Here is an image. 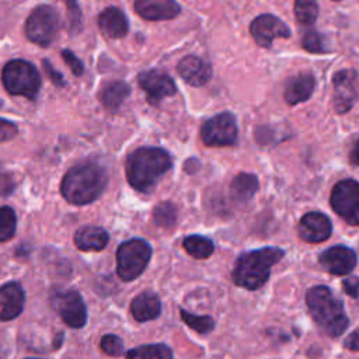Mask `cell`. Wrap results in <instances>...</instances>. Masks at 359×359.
<instances>
[{"mask_svg": "<svg viewBox=\"0 0 359 359\" xmlns=\"http://www.w3.org/2000/svg\"><path fill=\"white\" fill-rule=\"evenodd\" d=\"M172 167L171 156L160 147H140L126 157V180L139 192L149 194Z\"/></svg>", "mask_w": 359, "mask_h": 359, "instance_id": "6da1fadb", "label": "cell"}, {"mask_svg": "<svg viewBox=\"0 0 359 359\" xmlns=\"http://www.w3.org/2000/svg\"><path fill=\"white\" fill-rule=\"evenodd\" d=\"M108 184L105 168L95 163L72 167L60 184L62 196L72 205H87L101 196Z\"/></svg>", "mask_w": 359, "mask_h": 359, "instance_id": "7a4b0ae2", "label": "cell"}, {"mask_svg": "<svg viewBox=\"0 0 359 359\" xmlns=\"http://www.w3.org/2000/svg\"><path fill=\"white\" fill-rule=\"evenodd\" d=\"M306 306L317 327L331 338L342 335L349 325L344 303L328 286L310 287L306 292Z\"/></svg>", "mask_w": 359, "mask_h": 359, "instance_id": "3957f363", "label": "cell"}, {"mask_svg": "<svg viewBox=\"0 0 359 359\" xmlns=\"http://www.w3.org/2000/svg\"><path fill=\"white\" fill-rule=\"evenodd\" d=\"M285 257L279 247H262L240 254L234 262L231 279L236 286L257 290L262 287L271 275V268Z\"/></svg>", "mask_w": 359, "mask_h": 359, "instance_id": "277c9868", "label": "cell"}, {"mask_svg": "<svg viewBox=\"0 0 359 359\" xmlns=\"http://www.w3.org/2000/svg\"><path fill=\"white\" fill-rule=\"evenodd\" d=\"M151 245L143 238L123 241L116 250V273L121 280L132 282L139 278L151 258Z\"/></svg>", "mask_w": 359, "mask_h": 359, "instance_id": "5b68a950", "label": "cell"}, {"mask_svg": "<svg viewBox=\"0 0 359 359\" xmlns=\"http://www.w3.org/2000/svg\"><path fill=\"white\" fill-rule=\"evenodd\" d=\"M3 86L11 95H24L34 100L41 88V76L35 66L27 60H10L1 73Z\"/></svg>", "mask_w": 359, "mask_h": 359, "instance_id": "8992f818", "label": "cell"}, {"mask_svg": "<svg viewBox=\"0 0 359 359\" xmlns=\"http://www.w3.org/2000/svg\"><path fill=\"white\" fill-rule=\"evenodd\" d=\"M60 29V17L55 7L49 4L38 6L25 21V35L27 38L39 45H50Z\"/></svg>", "mask_w": 359, "mask_h": 359, "instance_id": "52a82bcc", "label": "cell"}, {"mask_svg": "<svg viewBox=\"0 0 359 359\" xmlns=\"http://www.w3.org/2000/svg\"><path fill=\"white\" fill-rule=\"evenodd\" d=\"M49 303L67 327L83 328L86 325L87 309L77 290L56 287L49 294Z\"/></svg>", "mask_w": 359, "mask_h": 359, "instance_id": "ba28073f", "label": "cell"}, {"mask_svg": "<svg viewBox=\"0 0 359 359\" xmlns=\"http://www.w3.org/2000/svg\"><path fill=\"white\" fill-rule=\"evenodd\" d=\"M332 210L351 226H359V182L355 180L338 181L330 196Z\"/></svg>", "mask_w": 359, "mask_h": 359, "instance_id": "9c48e42d", "label": "cell"}, {"mask_svg": "<svg viewBox=\"0 0 359 359\" xmlns=\"http://www.w3.org/2000/svg\"><path fill=\"white\" fill-rule=\"evenodd\" d=\"M237 122L230 112H222L201 126V139L208 147L233 146L237 142Z\"/></svg>", "mask_w": 359, "mask_h": 359, "instance_id": "30bf717a", "label": "cell"}, {"mask_svg": "<svg viewBox=\"0 0 359 359\" xmlns=\"http://www.w3.org/2000/svg\"><path fill=\"white\" fill-rule=\"evenodd\" d=\"M332 105L337 114H346L352 109L359 94L358 74L352 69H344L332 76Z\"/></svg>", "mask_w": 359, "mask_h": 359, "instance_id": "8fae6325", "label": "cell"}, {"mask_svg": "<svg viewBox=\"0 0 359 359\" xmlns=\"http://www.w3.org/2000/svg\"><path fill=\"white\" fill-rule=\"evenodd\" d=\"M250 34L257 45L269 49L275 38H289V27L273 14H261L255 17L250 24Z\"/></svg>", "mask_w": 359, "mask_h": 359, "instance_id": "7c38bea8", "label": "cell"}, {"mask_svg": "<svg viewBox=\"0 0 359 359\" xmlns=\"http://www.w3.org/2000/svg\"><path fill=\"white\" fill-rule=\"evenodd\" d=\"M139 87L146 93L147 102L151 105H158L167 97L175 94L177 87L172 79L160 70H147L142 72L137 76Z\"/></svg>", "mask_w": 359, "mask_h": 359, "instance_id": "4fadbf2b", "label": "cell"}, {"mask_svg": "<svg viewBox=\"0 0 359 359\" xmlns=\"http://www.w3.org/2000/svg\"><path fill=\"white\" fill-rule=\"evenodd\" d=\"M320 265L331 275H348L356 266V252L346 245H334L318 255Z\"/></svg>", "mask_w": 359, "mask_h": 359, "instance_id": "5bb4252c", "label": "cell"}, {"mask_svg": "<svg viewBox=\"0 0 359 359\" xmlns=\"http://www.w3.org/2000/svg\"><path fill=\"white\" fill-rule=\"evenodd\" d=\"M332 223L323 212H309L302 216L297 224L299 237L310 244H318L330 238Z\"/></svg>", "mask_w": 359, "mask_h": 359, "instance_id": "9a60e30c", "label": "cell"}, {"mask_svg": "<svg viewBox=\"0 0 359 359\" xmlns=\"http://www.w3.org/2000/svg\"><path fill=\"white\" fill-rule=\"evenodd\" d=\"M25 303V293L18 282H7L0 286V321L17 318Z\"/></svg>", "mask_w": 359, "mask_h": 359, "instance_id": "2e32d148", "label": "cell"}, {"mask_svg": "<svg viewBox=\"0 0 359 359\" xmlns=\"http://www.w3.org/2000/svg\"><path fill=\"white\" fill-rule=\"evenodd\" d=\"M177 72L192 87H202L212 77L210 63L195 55L182 57L177 66Z\"/></svg>", "mask_w": 359, "mask_h": 359, "instance_id": "e0dca14e", "label": "cell"}, {"mask_svg": "<svg viewBox=\"0 0 359 359\" xmlns=\"http://www.w3.org/2000/svg\"><path fill=\"white\" fill-rule=\"evenodd\" d=\"M133 7L142 18L149 21L172 20L181 13L175 0H136Z\"/></svg>", "mask_w": 359, "mask_h": 359, "instance_id": "ac0fdd59", "label": "cell"}, {"mask_svg": "<svg viewBox=\"0 0 359 359\" xmlns=\"http://www.w3.org/2000/svg\"><path fill=\"white\" fill-rule=\"evenodd\" d=\"M316 88V79L311 73H302L290 77L283 90V98L289 105L307 101Z\"/></svg>", "mask_w": 359, "mask_h": 359, "instance_id": "d6986e66", "label": "cell"}, {"mask_svg": "<svg viewBox=\"0 0 359 359\" xmlns=\"http://www.w3.org/2000/svg\"><path fill=\"white\" fill-rule=\"evenodd\" d=\"M161 313L160 297L151 292L144 290L139 293L130 303V314L139 323L156 320Z\"/></svg>", "mask_w": 359, "mask_h": 359, "instance_id": "ffe728a7", "label": "cell"}, {"mask_svg": "<svg viewBox=\"0 0 359 359\" xmlns=\"http://www.w3.org/2000/svg\"><path fill=\"white\" fill-rule=\"evenodd\" d=\"M98 27L105 36L119 39L128 34L129 24L126 15L119 8L111 6L98 15Z\"/></svg>", "mask_w": 359, "mask_h": 359, "instance_id": "44dd1931", "label": "cell"}, {"mask_svg": "<svg viewBox=\"0 0 359 359\" xmlns=\"http://www.w3.org/2000/svg\"><path fill=\"white\" fill-rule=\"evenodd\" d=\"M74 244L81 251H101L108 244V233L98 226H83L74 233Z\"/></svg>", "mask_w": 359, "mask_h": 359, "instance_id": "7402d4cb", "label": "cell"}, {"mask_svg": "<svg viewBox=\"0 0 359 359\" xmlns=\"http://www.w3.org/2000/svg\"><path fill=\"white\" fill-rule=\"evenodd\" d=\"M130 87L119 80L107 81L101 86L98 91V100L108 111H116L122 102L128 98Z\"/></svg>", "mask_w": 359, "mask_h": 359, "instance_id": "603a6c76", "label": "cell"}, {"mask_svg": "<svg viewBox=\"0 0 359 359\" xmlns=\"http://www.w3.org/2000/svg\"><path fill=\"white\" fill-rule=\"evenodd\" d=\"M259 182L255 174L240 172L230 184V195L237 203H247L257 194Z\"/></svg>", "mask_w": 359, "mask_h": 359, "instance_id": "cb8c5ba5", "label": "cell"}, {"mask_svg": "<svg viewBox=\"0 0 359 359\" xmlns=\"http://www.w3.org/2000/svg\"><path fill=\"white\" fill-rule=\"evenodd\" d=\"M182 245L188 255L196 259H206L215 251V244L210 238L201 236V234H191L187 236L182 241Z\"/></svg>", "mask_w": 359, "mask_h": 359, "instance_id": "d4e9b609", "label": "cell"}, {"mask_svg": "<svg viewBox=\"0 0 359 359\" xmlns=\"http://www.w3.org/2000/svg\"><path fill=\"white\" fill-rule=\"evenodd\" d=\"M126 359H174V356L165 344H147L128 351Z\"/></svg>", "mask_w": 359, "mask_h": 359, "instance_id": "484cf974", "label": "cell"}, {"mask_svg": "<svg viewBox=\"0 0 359 359\" xmlns=\"http://www.w3.org/2000/svg\"><path fill=\"white\" fill-rule=\"evenodd\" d=\"M153 222L156 226L163 229H171L177 223V208L174 203L164 201L154 206Z\"/></svg>", "mask_w": 359, "mask_h": 359, "instance_id": "4316f807", "label": "cell"}, {"mask_svg": "<svg viewBox=\"0 0 359 359\" xmlns=\"http://www.w3.org/2000/svg\"><path fill=\"white\" fill-rule=\"evenodd\" d=\"M180 316L189 328H192L201 335H208L215 330L216 323L210 316H196L185 309H180Z\"/></svg>", "mask_w": 359, "mask_h": 359, "instance_id": "83f0119b", "label": "cell"}, {"mask_svg": "<svg viewBox=\"0 0 359 359\" xmlns=\"http://www.w3.org/2000/svg\"><path fill=\"white\" fill-rule=\"evenodd\" d=\"M294 17L302 25H311L318 17L316 0H294Z\"/></svg>", "mask_w": 359, "mask_h": 359, "instance_id": "f1b7e54d", "label": "cell"}, {"mask_svg": "<svg viewBox=\"0 0 359 359\" xmlns=\"http://www.w3.org/2000/svg\"><path fill=\"white\" fill-rule=\"evenodd\" d=\"M17 216L13 208L1 206L0 208V243L8 241L15 234Z\"/></svg>", "mask_w": 359, "mask_h": 359, "instance_id": "f546056e", "label": "cell"}, {"mask_svg": "<svg viewBox=\"0 0 359 359\" xmlns=\"http://www.w3.org/2000/svg\"><path fill=\"white\" fill-rule=\"evenodd\" d=\"M302 46L311 53H327L330 52V46L327 39L317 31L309 29L302 36Z\"/></svg>", "mask_w": 359, "mask_h": 359, "instance_id": "4dcf8cb0", "label": "cell"}, {"mask_svg": "<svg viewBox=\"0 0 359 359\" xmlns=\"http://www.w3.org/2000/svg\"><path fill=\"white\" fill-rule=\"evenodd\" d=\"M101 351L108 356H121L123 355V341L115 334H105L100 341Z\"/></svg>", "mask_w": 359, "mask_h": 359, "instance_id": "1f68e13d", "label": "cell"}, {"mask_svg": "<svg viewBox=\"0 0 359 359\" xmlns=\"http://www.w3.org/2000/svg\"><path fill=\"white\" fill-rule=\"evenodd\" d=\"M15 188L14 175L6 170L3 165H0V196L10 195Z\"/></svg>", "mask_w": 359, "mask_h": 359, "instance_id": "d6a6232c", "label": "cell"}, {"mask_svg": "<svg viewBox=\"0 0 359 359\" xmlns=\"http://www.w3.org/2000/svg\"><path fill=\"white\" fill-rule=\"evenodd\" d=\"M69 13V25L72 29H80L81 27V11L76 0H65Z\"/></svg>", "mask_w": 359, "mask_h": 359, "instance_id": "836d02e7", "label": "cell"}, {"mask_svg": "<svg viewBox=\"0 0 359 359\" xmlns=\"http://www.w3.org/2000/svg\"><path fill=\"white\" fill-rule=\"evenodd\" d=\"M62 57H63V60L66 62V65L70 67V70H72V73H73L74 76H81V74H83L84 66H83V63L80 62V59H79L72 50L63 49V50H62Z\"/></svg>", "mask_w": 359, "mask_h": 359, "instance_id": "e575fe53", "label": "cell"}, {"mask_svg": "<svg viewBox=\"0 0 359 359\" xmlns=\"http://www.w3.org/2000/svg\"><path fill=\"white\" fill-rule=\"evenodd\" d=\"M15 135H17V126L13 122L0 118V143L11 140Z\"/></svg>", "mask_w": 359, "mask_h": 359, "instance_id": "d590c367", "label": "cell"}, {"mask_svg": "<svg viewBox=\"0 0 359 359\" xmlns=\"http://www.w3.org/2000/svg\"><path fill=\"white\" fill-rule=\"evenodd\" d=\"M342 287L349 297H353L359 303V276H349L342 282Z\"/></svg>", "mask_w": 359, "mask_h": 359, "instance_id": "8d00e7d4", "label": "cell"}, {"mask_svg": "<svg viewBox=\"0 0 359 359\" xmlns=\"http://www.w3.org/2000/svg\"><path fill=\"white\" fill-rule=\"evenodd\" d=\"M42 66H43V70L46 73V76L50 79V81L55 84V86H59V87H63L65 86V79L63 76L55 70V67L50 65V62L48 59H43L42 60Z\"/></svg>", "mask_w": 359, "mask_h": 359, "instance_id": "74e56055", "label": "cell"}, {"mask_svg": "<svg viewBox=\"0 0 359 359\" xmlns=\"http://www.w3.org/2000/svg\"><path fill=\"white\" fill-rule=\"evenodd\" d=\"M344 346L349 351H359V327L344 339Z\"/></svg>", "mask_w": 359, "mask_h": 359, "instance_id": "f35d334b", "label": "cell"}, {"mask_svg": "<svg viewBox=\"0 0 359 359\" xmlns=\"http://www.w3.org/2000/svg\"><path fill=\"white\" fill-rule=\"evenodd\" d=\"M349 161L353 165H359V140L355 143V146L349 154Z\"/></svg>", "mask_w": 359, "mask_h": 359, "instance_id": "ab89813d", "label": "cell"}, {"mask_svg": "<svg viewBox=\"0 0 359 359\" xmlns=\"http://www.w3.org/2000/svg\"><path fill=\"white\" fill-rule=\"evenodd\" d=\"M27 359H39V358H27Z\"/></svg>", "mask_w": 359, "mask_h": 359, "instance_id": "60d3db41", "label": "cell"}, {"mask_svg": "<svg viewBox=\"0 0 359 359\" xmlns=\"http://www.w3.org/2000/svg\"><path fill=\"white\" fill-rule=\"evenodd\" d=\"M335 1H338V0H335Z\"/></svg>", "mask_w": 359, "mask_h": 359, "instance_id": "b9f144b4", "label": "cell"}]
</instances>
